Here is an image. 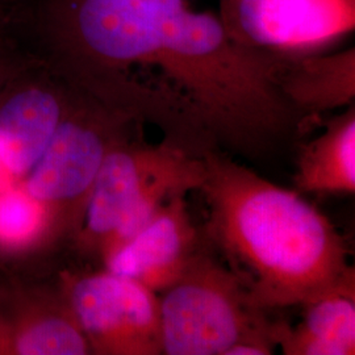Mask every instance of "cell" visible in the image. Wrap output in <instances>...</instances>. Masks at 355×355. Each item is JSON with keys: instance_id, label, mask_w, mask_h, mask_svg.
<instances>
[{"instance_id": "obj_16", "label": "cell", "mask_w": 355, "mask_h": 355, "mask_svg": "<svg viewBox=\"0 0 355 355\" xmlns=\"http://www.w3.org/2000/svg\"><path fill=\"white\" fill-rule=\"evenodd\" d=\"M0 41H17V8L0 0ZM20 44V42H19Z\"/></svg>"}, {"instance_id": "obj_1", "label": "cell", "mask_w": 355, "mask_h": 355, "mask_svg": "<svg viewBox=\"0 0 355 355\" xmlns=\"http://www.w3.org/2000/svg\"><path fill=\"white\" fill-rule=\"evenodd\" d=\"M19 41L60 76L184 148L255 154L304 125L278 54L243 46L189 0H33Z\"/></svg>"}, {"instance_id": "obj_12", "label": "cell", "mask_w": 355, "mask_h": 355, "mask_svg": "<svg viewBox=\"0 0 355 355\" xmlns=\"http://www.w3.org/2000/svg\"><path fill=\"white\" fill-rule=\"evenodd\" d=\"M300 306L297 325L278 322L277 346L283 354H355V270Z\"/></svg>"}, {"instance_id": "obj_15", "label": "cell", "mask_w": 355, "mask_h": 355, "mask_svg": "<svg viewBox=\"0 0 355 355\" xmlns=\"http://www.w3.org/2000/svg\"><path fill=\"white\" fill-rule=\"evenodd\" d=\"M37 55L16 41H0V89Z\"/></svg>"}, {"instance_id": "obj_9", "label": "cell", "mask_w": 355, "mask_h": 355, "mask_svg": "<svg viewBox=\"0 0 355 355\" xmlns=\"http://www.w3.org/2000/svg\"><path fill=\"white\" fill-rule=\"evenodd\" d=\"M71 95L73 86L38 57L0 89V165L13 182L48 149Z\"/></svg>"}, {"instance_id": "obj_17", "label": "cell", "mask_w": 355, "mask_h": 355, "mask_svg": "<svg viewBox=\"0 0 355 355\" xmlns=\"http://www.w3.org/2000/svg\"><path fill=\"white\" fill-rule=\"evenodd\" d=\"M3 1L12 6L13 8H21V7H26L28 4H31L33 0H3Z\"/></svg>"}, {"instance_id": "obj_18", "label": "cell", "mask_w": 355, "mask_h": 355, "mask_svg": "<svg viewBox=\"0 0 355 355\" xmlns=\"http://www.w3.org/2000/svg\"><path fill=\"white\" fill-rule=\"evenodd\" d=\"M6 179H11V178L8 177V174L6 173V170L3 168V166L0 165V182H3V180H6Z\"/></svg>"}, {"instance_id": "obj_11", "label": "cell", "mask_w": 355, "mask_h": 355, "mask_svg": "<svg viewBox=\"0 0 355 355\" xmlns=\"http://www.w3.org/2000/svg\"><path fill=\"white\" fill-rule=\"evenodd\" d=\"M277 80L282 95L304 124L336 108L352 105L354 48L331 54H278Z\"/></svg>"}, {"instance_id": "obj_13", "label": "cell", "mask_w": 355, "mask_h": 355, "mask_svg": "<svg viewBox=\"0 0 355 355\" xmlns=\"http://www.w3.org/2000/svg\"><path fill=\"white\" fill-rule=\"evenodd\" d=\"M58 252L48 208L19 182H0V265H48Z\"/></svg>"}, {"instance_id": "obj_3", "label": "cell", "mask_w": 355, "mask_h": 355, "mask_svg": "<svg viewBox=\"0 0 355 355\" xmlns=\"http://www.w3.org/2000/svg\"><path fill=\"white\" fill-rule=\"evenodd\" d=\"M159 297L162 354L270 355L278 322L228 266L199 250Z\"/></svg>"}, {"instance_id": "obj_2", "label": "cell", "mask_w": 355, "mask_h": 355, "mask_svg": "<svg viewBox=\"0 0 355 355\" xmlns=\"http://www.w3.org/2000/svg\"><path fill=\"white\" fill-rule=\"evenodd\" d=\"M202 157L208 234L262 308L300 305L354 271L343 236L300 192L267 180L224 150Z\"/></svg>"}, {"instance_id": "obj_4", "label": "cell", "mask_w": 355, "mask_h": 355, "mask_svg": "<svg viewBox=\"0 0 355 355\" xmlns=\"http://www.w3.org/2000/svg\"><path fill=\"white\" fill-rule=\"evenodd\" d=\"M71 86L70 105L48 149L19 182L48 208L60 250L69 248L80 229L107 153L142 124L125 111Z\"/></svg>"}, {"instance_id": "obj_6", "label": "cell", "mask_w": 355, "mask_h": 355, "mask_svg": "<svg viewBox=\"0 0 355 355\" xmlns=\"http://www.w3.org/2000/svg\"><path fill=\"white\" fill-rule=\"evenodd\" d=\"M91 354L49 265H0V355Z\"/></svg>"}, {"instance_id": "obj_10", "label": "cell", "mask_w": 355, "mask_h": 355, "mask_svg": "<svg viewBox=\"0 0 355 355\" xmlns=\"http://www.w3.org/2000/svg\"><path fill=\"white\" fill-rule=\"evenodd\" d=\"M198 245L199 234L191 220L186 193H177L144 228L104 258L103 268L161 293L184 274L200 250Z\"/></svg>"}, {"instance_id": "obj_8", "label": "cell", "mask_w": 355, "mask_h": 355, "mask_svg": "<svg viewBox=\"0 0 355 355\" xmlns=\"http://www.w3.org/2000/svg\"><path fill=\"white\" fill-rule=\"evenodd\" d=\"M195 154L174 141H132V133L117 141L103 161L80 229L67 249L79 259L101 262L104 246L146 187Z\"/></svg>"}, {"instance_id": "obj_14", "label": "cell", "mask_w": 355, "mask_h": 355, "mask_svg": "<svg viewBox=\"0 0 355 355\" xmlns=\"http://www.w3.org/2000/svg\"><path fill=\"white\" fill-rule=\"evenodd\" d=\"M295 186L296 191L308 193H354V104L330 120L318 137L303 146Z\"/></svg>"}, {"instance_id": "obj_7", "label": "cell", "mask_w": 355, "mask_h": 355, "mask_svg": "<svg viewBox=\"0 0 355 355\" xmlns=\"http://www.w3.org/2000/svg\"><path fill=\"white\" fill-rule=\"evenodd\" d=\"M218 16L243 46L309 54L354 31L355 0H220Z\"/></svg>"}, {"instance_id": "obj_5", "label": "cell", "mask_w": 355, "mask_h": 355, "mask_svg": "<svg viewBox=\"0 0 355 355\" xmlns=\"http://www.w3.org/2000/svg\"><path fill=\"white\" fill-rule=\"evenodd\" d=\"M55 278L92 354H162L158 293L105 268H58Z\"/></svg>"}]
</instances>
